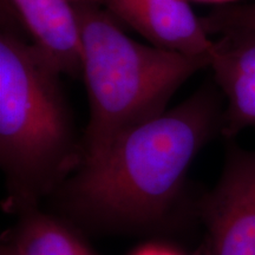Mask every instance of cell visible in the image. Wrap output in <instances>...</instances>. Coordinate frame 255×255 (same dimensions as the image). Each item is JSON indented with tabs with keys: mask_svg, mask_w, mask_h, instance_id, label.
Listing matches in <instances>:
<instances>
[{
	"mask_svg": "<svg viewBox=\"0 0 255 255\" xmlns=\"http://www.w3.org/2000/svg\"><path fill=\"white\" fill-rule=\"evenodd\" d=\"M0 33V163L12 208L34 209L84 161L60 73L12 26Z\"/></svg>",
	"mask_w": 255,
	"mask_h": 255,
	"instance_id": "2",
	"label": "cell"
},
{
	"mask_svg": "<svg viewBox=\"0 0 255 255\" xmlns=\"http://www.w3.org/2000/svg\"><path fill=\"white\" fill-rule=\"evenodd\" d=\"M223 108L214 85L117 137L62 184L69 210L84 221L146 228L164 221L183 189L191 162L221 133Z\"/></svg>",
	"mask_w": 255,
	"mask_h": 255,
	"instance_id": "1",
	"label": "cell"
},
{
	"mask_svg": "<svg viewBox=\"0 0 255 255\" xmlns=\"http://www.w3.org/2000/svg\"><path fill=\"white\" fill-rule=\"evenodd\" d=\"M199 208L205 255H255V150L229 141L221 175Z\"/></svg>",
	"mask_w": 255,
	"mask_h": 255,
	"instance_id": "4",
	"label": "cell"
},
{
	"mask_svg": "<svg viewBox=\"0 0 255 255\" xmlns=\"http://www.w3.org/2000/svg\"><path fill=\"white\" fill-rule=\"evenodd\" d=\"M104 7L151 45L187 56L212 58L210 39L189 0H107Z\"/></svg>",
	"mask_w": 255,
	"mask_h": 255,
	"instance_id": "5",
	"label": "cell"
},
{
	"mask_svg": "<svg viewBox=\"0 0 255 255\" xmlns=\"http://www.w3.org/2000/svg\"><path fill=\"white\" fill-rule=\"evenodd\" d=\"M7 242L15 255H96L68 226L36 209L24 212Z\"/></svg>",
	"mask_w": 255,
	"mask_h": 255,
	"instance_id": "8",
	"label": "cell"
},
{
	"mask_svg": "<svg viewBox=\"0 0 255 255\" xmlns=\"http://www.w3.org/2000/svg\"><path fill=\"white\" fill-rule=\"evenodd\" d=\"M32 43L62 75L82 76V44L75 6L70 0H6Z\"/></svg>",
	"mask_w": 255,
	"mask_h": 255,
	"instance_id": "7",
	"label": "cell"
},
{
	"mask_svg": "<svg viewBox=\"0 0 255 255\" xmlns=\"http://www.w3.org/2000/svg\"><path fill=\"white\" fill-rule=\"evenodd\" d=\"M194 1H200V2H212V4H228V2L237 1V0H194Z\"/></svg>",
	"mask_w": 255,
	"mask_h": 255,
	"instance_id": "13",
	"label": "cell"
},
{
	"mask_svg": "<svg viewBox=\"0 0 255 255\" xmlns=\"http://www.w3.org/2000/svg\"><path fill=\"white\" fill-rule=\"evenodd\" d=\"M0 255H15V253H14L13 248L11 247V245H9L8 242H6V244L2 245Z\"/></svg>",
	"mask_w": 255,
	"mask_h": 255,
	"instance_id": "12",
	"label": "cell"
},
{
	"mask_svg": "<svg viewBox=\"0 0 255 255\" xmlns=\"http://www.w3.org/2000/svg\"><path fill=\"white\" fill-rule=\"evenodd\" d=\"M201 23L209 36L231 31L255 32V2L215 8L201 17Z\"/></svg>",
	"mask_w": 255,
	"mask_h": 255,
	"instance_id": "9",
	"label": "cell"
},
{
	"mask_svg": "<svg viewBox=\"0 0 255 255\" xmlns=\"http://www.w3.org/2000/svg\"><path fill=\"white\" fill-rule=\"evenodd\" d=\"M73 6L90 108L82 137L87 162L104 154L124 131L165 113L175 92L210 66V59L137 43L104 6Z\"/></svg>",
	"mask_w": 255,
	"mask_h": 255,
	"instance_id": "3",
	"label": "cell"
},
{
	"mask_svg": "<svg viewBox=\"0 0 255 255\" xmlns=\"http://www.w3.org/2000/svg\"><path fill=\"white\" fill-rule=\"evenodd\" d=\"M73 5L78 4H95V5H102L104 6L107 0H70Z\"/></svg>",
	"mask_w": 255,
	"mask_h": 255,
	"instance_id": "11",
	"label": "cell"
},
{
	"mask_svg": "<svg viewBox=\"0 0 255 255\" xmlns=\"http://www.w3.org/2000/svg\"><path fill=\"white\" fill-rule=\"evenodd\" d=\"M219 36L210 68L226 100L221 135L231 141L255 126V32L231 31Z\"/></svg>",
	"mask_w": 255,
	"mask_h": 255,
	"instance_id": "6",
	"label": "cell"
},
{
	"mask_svg": "<svg viewBox=\"0 0 255 255\" xmlns=\"http://www.w3.org/2000/svg\"><path fill=\"white\" fill-rule=\"evenodd\" d=\"M131 255H182L174 248L165 246V245L149 244L139 247Z\"/></svg>",
	"mask_w": 255,
	"mask_h": 255,
	"instance_id": "10",
	"label": "cell"
}]
</instances>
